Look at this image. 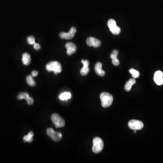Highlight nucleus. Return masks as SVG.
<instances>
[{
	"label": "nucleus",
	"mask_w": 163,
	"mask_h": 163,
	"mask_svg": "<svg viewBox=\"0 0 163 163\" xmlns=\"http://www.w3.org/2000/svg\"><path fill=\"white\" fill-rule=\"evenodd\" d=\"M51 120L56 128H61L65 126V121L57 114H53L51 116Z\"/></svg>",
	"instance_id": "nucleus-4"
},
{
	"label": "nucleus",
	"mask_w": 163,
	"mask_h": 163,
	"mask_svg": "<svg viewBox=\"0 0 163 163\" xmlns=\"http://www.w3.org/2000/svg\"><path fill=\"white\" fill-rule=\"evenodd\" d=\"M101 104L104 108L108 107L112 105L113 101V97L111 94L108 93H102L100 95Z\"/></svg>",
	"instance_id": "nucleus-1"
},
{
	"label": "nucleus",
	"mask_w": 163,
	"mask_h": 163,
	"mask_svg": "<svg viewBox=\"0 0 163 163\" xmlns=\"http://www.w3.org/2000/svg\"><path fill=\"white\" fill-rule=\"evenodd\" d=\"M29 94L26 93H20L17 96V99L18 100H21V99H26V100L29 97Z\"/></svg>",
	"instance_id": "nucleus-21"
},
{
	"label": "nucleus",
	"mask_w": 163,
	"mask_h": 163,
	"mask_svg": "<svg viewBox=\"0 0 163 163\" xmlns=\"http://www.w3.org/2000/svg\"><path fill=\"white\" fill-rule=\"evenodd\" d=\"M81 62L83 64V67L82 69H81L80 73L82 76H86L88 75L89 72V68L88 67L89 65V62L88 60H82Z\"/></svg>",
	"instance_id": "nucleus-12"
},
{
	"label": "nucleus",
	"mask_w": 163,
	"mask_h": 163,
	"mask_svg": "<svg viewBox=\"0 0 163 163\" xmlns=\"http://www.w3.org/2000/svg\"><path fill=\"white\" fill-rule=\"evenodd\" d=\"M136 80L135 78H131L129 81L126 83L125 86V89L126 92H129L132 89V86L135 84Z\"/></svg>",
	"instance_id": "nucleus-16"
},
{
	"label": "nucleus",
	"mask_w": 163,
	"mask_h": 163,
	"mask_svg": "<svg viewBox=\"0 0 163 163\" xmlns=\"http://www.w3.org/2000/svg\"><path fill=\"white\" fill-rule=\"evenodd\" d=\"M129 128L132 130L137 131L141 130L144 127V124L142 121H140L132 120L130 121L128 123Z\"/></svg>",
	"instance_id": "nucleus-6"
},
{
	"label": "nucleus",
	"mask_w": 163,
	"mask_h": 163,
	"mask_svg": "<svg viewBox=\"0 0 163 163\" xmlns=\"http://www.w3.org/2000/svg\"><path fill=\"white\" fill-rule=\"evenodd\" d=\"M26 101L28 105H31L33 104L34 103V100L32 97H30L29 96L27 99L26 100Z\"/></svg>",
	"instance_id": "nucleus-23"
},
{
	"label": "nucleus",
	"mask_w": 163,
	"mask_h": 163,
	"mask_svg": "<svg viewBox=\"0 0 163 163\" xmlns=\"http://www.w3.org/2000/svg\"><path fill=\"white\" fill-rule=\"evenodd\" d=\"M118 51L116 50H114L110 55V58L112 59V63L115 66H118L120 62L117 58V56L118 55Z\"/></svg>",
	"instance_id": "nucleus-13"
},
{
	"label": "nucleus",
	"mask_w": 163,
	"mask_h": 163,
	"mask_svg": "<svg viewBox=\"0 0 163 163\" xmlns=\"http://www.w3.org/2000/svg\"><path fill=\"white\" fill-rule=\"evenodd\" d=\"M38 75V72L37 71H33L31 73V76L33 77H35L37 76Z\"/></svg>",
	"instance_id": "nucleus-25"
},
{
	"label": "nucleus",
	"mask_w": 163,
	"mask_h": 163,
	"mask_svg": "<svg viewBox=\"0 0 163 163\" xmlns=\"http://www.w3.org/2000/svg\"><path fill=\"white\" fill-rule=\"evenodd\" d=\"M104 147L103 140L100 138L96 137L93 140V151L94 153H100L103 150Z\"/></svg>",
	"instance_id": "nucleus-3"
},
{
	"label": "nucleus",
	"mask_w": 163,
	"mask_h": 163,
	"mask_svg": "<svg viewBox=\"0 0 163 163\" xmlns=\"http://www.w3.org/2000/svg\"><path fill=\"white\" fill-rule=\"evenodd\" d=\"M27 41L28 44L30 45H34V43H35V38H34V37L33 36H29V37L27 38Z\"/></svg>",
	"instance_id": "nucleus-22"
},
{
	"label": "nucleus",
	"mask_w": 163,
	"mask_h": 163,
	"mask_svg": "<svg viewBox=\"0 0 163 163\" xmlns=\"http://www.w3.org/2000/svg\"><path fill=\"white\" fill-rule=\"evenodd\" d=\"M77 30L75 27L71 28L69 32L68 33L61 32L59 34L60 38L62 39H70L73 38Z\"/></svg>",
	"instance_id": "nucleus-8"
},
{
	"label": "nucleus",
	"mask_w": 163,
	"mask_h": 163,
	"mask_svg": "<svg viewBox=\"0 0 163 163\" xmlns=\"http://www.w3.org/2000/svg\"><path fill=\"white\" fill-rule=\"evenodd\" d=\"M163 74L161 71H157L154 75V81L158 85H161L163 84Z\"/></svg>",
	"instance_id": "nucleus-11"
},
{
	"label": "nucleus",
	"mask_w": 163,
	"mask_h": 163,
	"mask_svg": "<svg viewBox=\"0 0 163 163\" xmlns=\"http://www.w3.org/2000/svg\"><path fill=\"white\" fill-rule=\"evenodd\" d=\"M71 97V94L69 92H64L59 95V98L62 101H66Z\"/></svg>",
	"instance_id": "nucleus-17"
},
{
	"label": "nucleus",
	"mask_w": 163,
	"mask_h": 163,
	"mask_svg": "<svg viewBox=\"0 0 163 163\" xmlns=\"http://www.w3.org/2000/svg\"><path fill=\"white\" fill-rule=\"evenodd\" d=\"M95 71L99 76L103 77L105 76V72L102 69V64L100 62H97L95 66Z\"/></svg>",
	"instance_id": "nucleus-14"
},
{
	"label": "nucleus",
	"mask_w": 163,
	"mask_h": 163,
	"mask_svg": "<svg viewBox=\"0 0 163 163\" xmlns=\"http://www.w3.org/2000/svg\"><path fill=\"white\" fill-rule=\"evenodd\" d=\"M46 69L48 72H53L55 75L59 74L62 71L61 64L57 61H52L46 65Z\"/></svg>",
	"instance_id": "nucleus-2"
},
{
	"label": "nucleus",
	"mask_w": 163,
	"mask_h": 163,
	"mask_svg": "<svg viewBox=\"0 0 163 163\" xmlns=\"http://www.w3.org/2000/svg\"><path fill=\"white\" fill-rule=\"evenodd\" d=\"M65 47L67 49V54L68 56H71L74 54L77 50L76 45L72 42L67 43L65 45Z\"/></svg>",
	"instance_id": "nucleus-10"
},
{
	"label": "nucleus",
	"mask_w": 163,
	"mask_h": 163,
	"mask_svg": "<svg viewBox=\"0 0 163 163\" xmlns=\"http://www.w3.org/2000/svg\"><path fill=\"white\" fill-rule=\"evenodd\" d=\"M129 72L132 74V76L134 78H138L139 77L140 73L138 71L132 69L129 70Z\"/></svg>",
	"instance_id": "nucleus-20"
},
{
	"label": "nucleus",
	"mask_w": 163,
	"mask_h": 163,
	"mask_svg": "<svg viewBox=\"0 0 163 163\" xmlns=\"http://www.w3.org/2000/svg\"><path fill=\"white\" fill-rule=\"evenodd\" d=\"M34 133L33 132H29L28 134L26 135H25V137L23 138V140L24 142H28L31 143L32 142L33 140Z\"/></svg>",
	"instance_id": "nucleus-18"
},
{
	"label": "nucleus",
	"mask_w": 163,
	"mask_h": 163,
	"mask_svg": "<svg viewBox=\"0 0 163 163\" xmlns=\"http://www.w3.org/2000/svg\"><path fill=\"white\" fill-rule=\"evenodd\" d=\"M108 26L110 29V31L114 34L118 35L121 33V28L116 25V21L114 19L109 20L108 21Z\"/></svg>",
	"instance_id": "nucleus-5"
},
{
	"label": "nucleus",
	"mask_w": 163,
	"mask_h": 163,
	"mask_svg": "<svg viewBox=\"0 0 163 163\" xmlns=\"http://www.w3.org/2000/svg\"><path fill=\"white\" fill-rule=\"evenodd\" d=\"M34 50H38L40 48V45L38 43H35L34 45Z\"/></svg>",
	"instance_id": "nucleus-24"
},
{
	"label": "nucleus",
	"mask_w": 163,
	"mask_h": 163,
	"mask_svg": "<svg viewBox=\"0 0 163 163\" xmlns=\"http://www.w3.org/2000/svg\"><path fill=\"white\" fill-rule=\"evenodd\" d=\"M47 134L53 140L55 141H59L62 139V134L54 132V130L51 128H49L47 129Z\"/></svg>",
	"instance_id": "nucleus-7"
},
{
	"label": "nucleus",
	"mask_w": 163,
	"mask_h": 163,
	"mask_svg": "<svg viewBox=\"0 0 163 163\" xmlns=\"http://www.w3.org/2000/svg\"><path fill=\"white\" fill-rule=\"evenodd\" d=\"M86 42L89 46L94 47L95 48H98L101 45V42L100 40L93 37H89L88 38Z\"/></svg>",
	"instance_id": "nucleus-9"
},
{
	"label": "nucleus",
	"mask_w": 163,
	"mask_h": 163,
	"mask_svg": "<svg viewBox=\"0 0 163 163\" xmlns=\"http://www.w3.org/2000/svg\"><path fill=\"white\" fill-rule=\"evenodd\" d=\"M26 81L28 85H30V86L33 87V86H35V85H36L35 81L34 80L32 76L29 75L27 77Z\"/></svg>",
	"instance_id": "nucleus-19"
},
{
	"label": "nucleus",
	"mask_w": 163,
	"mask_h": 163,
	"mask_svg": "<svg viewBox=\"0 0 163 163\" xmlns=\"http://www.w3.org/2000/svg\"><path fill=\"white\" fill-rule=\"evenodd\" d=\"M22 61L24 65L27 66L30 64L31 62V57L30 54L27 53H25L22 54Z\"/></svg>",
	"instance_id": "nucleus-15"
}]
</instances>
